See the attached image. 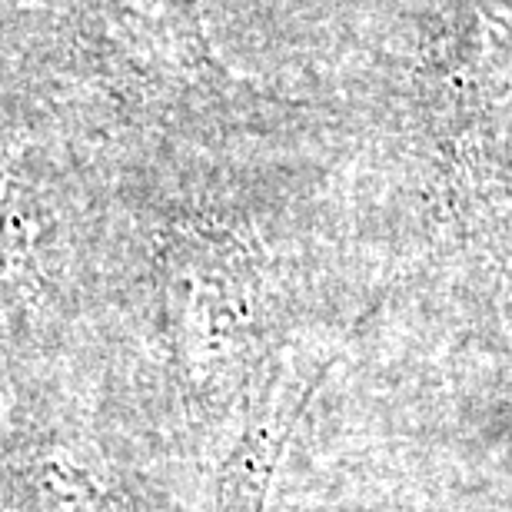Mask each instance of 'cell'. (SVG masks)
I'll return each mask as SVG.
<instances>
[{
    "mask_svg": "<svg viewBox=\"0 0 512 512\" xmlns=\"http://www.w3.org/2000/svg\"><path fill=\"white\" fill-rule=\"evenodd\" d=\"M104 17L137 57L187 60L203 50L200 0H104Z\"/></svg>",
    "mask_w": 512,
    "mask_h": 512,
    "instance_id": "7a4b0ae2",
    "label": "cell"
},
{
    "mask_svg": "<svg viewBox=\"0 0 512 512\" xmlns=\"http://www.w3.org/2000/svg\"><path fill=\"white\" fill-rule=\"evenodd\" d=\"M323 380V370L310 376H280L266 393L263 406L250 416L247 429L230 449L217 476V512H263L273 473L296 419Z\"/></svg>",
    "mask_w": 512,
    "mask_h": 512,
    "instance_id": "6da1fadb",
    "label": "cell"
}]
</instances>
